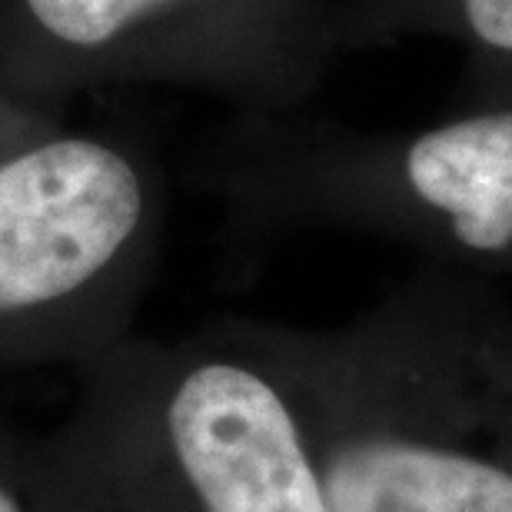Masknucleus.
<instances>
[{"label":"nucleus","mask_w":512,"mask_h":512,"mask_svg":"<svg viewBox=\"0 0 512 512\" xmlns=\"http://www.w3.org/2000/svg\"><path fill=\"white\" fill-rule=\"evenodd\" d=\"M330 512H512V310L423 266L343 326L263 323Z\"/></svg>","instance_id":"f257e3e1"},{"label":"nucleus","mask_w":512,"mask_h":512,"mask_svg":"<svg viewBox=\"0 0 512 512\" xmlns=\"http://www.w3.org/2000/svg\"><path fill=\"white\" fill-rule=\"evenodd\" d=\"M37 436V512H330L260 320L130 333Z\"/></svg>","instance_id":"f03ea898"},{"label":"nucleus","mask_w":512,"mask_h":512,"mask_svg":"<svg viewBox=\"0 0 512 512\" xmlns=\"http://www.w3.org/2000/svg\"><path fill=\"white\" fill-rule=\"evenodd\" d=\"M190 183L233 247L310 230L370 233L433 263L512 276V100L416 130L296 114H233L193 153Z\"/></svg>","instance_id":"7ed1b4c3"},{"label":"nucleus","mask_w":512,"mask_h":512,"mask_svg":"<svg viewBox=\"0 0 512 512\" xmlns=\"http://www.w3.org/2000/svg\"><path fill=\"white\" fill-rule=\"evenodd\" d=\"M167 227L140 133L57 120L0 157V366H84L137 333Z\"/></svg>","instance_id":"20e7f679"},{"label":"nucleus","mask_w":512,"mask_h":512,"mask_svg":"<svg viewBox=\"0 0 512 512\" xmlns=\"http://www.w3.org/2000/svg\"><path fill=\"white\" fill-rule=\"evenodd\" d=\"M340 54V0H0V100L47 114L110 87L296 114Z\"/></svg>","instance_id":"39448f33"},{"label":"nucleus","mask_w":512,"mask_h":512,"mask_svg":"<svg viewBox=\"0 0 512 512\" xmlns=\"http://www.w3.org/2000/svg\"><path fill=\"white\" fill-rule=\"evenodd\" d=\"M346 50L443 37L469 54L473 104L512 100V0H340Z\"/></svg>","instance_id":"423d86ee"},{"label":"nucleus","mask_w":512,"mask_h":512,"mask_svg":"<svg viewBox=\"0 0 512 512\" xmlns=\"http://www.w3.org/2000/svg\"><path fill=\"white\" fill-rule=\"evenodd\" d=\"M37 436L0 419V512H37Z\"/></svg>","instance_id":"0eeeda50"},{"label":"nucleus","mask_w":512,"mask_h":512,"mask_svg":"<svg viewBox=\"0 0 512 512\" xmlns=\"http://www.w3.org/2000/svg\"><path fill=\"white\" fill-rule=\"evenodd\" d=\"M57 120H64V117L0 100V157L20 147V143H27L30 137H37L40 130H47L50 124H57Z\"/></svg>","instance_id":"6e6552de"}]
</instances>
